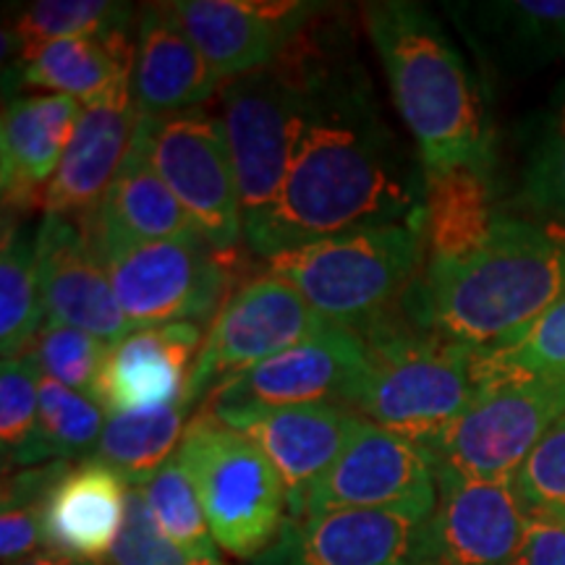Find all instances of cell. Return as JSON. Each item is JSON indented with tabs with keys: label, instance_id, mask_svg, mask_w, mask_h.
Returning a JSON list of instances; mask_svg holds the SVG:
<instances>
[{
	"label": "cell",
	"instance_id": "6da1fadb",
	"mask_svg": "<svg viewBox=\"0 0 565 565\" xmlns=\"http://www.w3.org/2000/svg\"><path fill=\"white\" fill-rule=\"evenodd\" d=\"M324 9L291 42L309 84V118L278 204L249 238L259 257L380 225H424L427 168L387 124L349 34Z\"/></svg>",
	"mask_w": 565,
	"mask_h": 565
},
{
	"label": "cell",
	"instance_id": "603a6c76",
	"mask_svg": "<svg viewBox=\"0 0 565 565\" xmlns=\"http://www.w3.org/2000/svg\"><path fill=\"white\" fill-rule=\"evenodd\" d=\"M84 105L66 95L13 97L0 124V175L3 200L13 210L45 204Z\"/></svg>",
	"mask_w": 565,
	"mask_h": 565
},
{
	"label": "cell",
	"instance_id": "7402d4cb",
	"mask_svg": "<svg viewBox=\"0 0 565 565\" xmlns=\"http://www.w3.org/2000/svg\"><path fill=\"white\" fill-rule=\"evenodd\" d=\"M217 82L171 6L150 3L139 11L131 66V100L139 118L200 108L215 95Z\"/></svg>",
	"mask_w": 565,
	"mask_h": 565
},
{
	"label": "cell",
	"instance_id": "ac0fdd59",
	"mask_svg": "<svg viewBox=\"0 0 565 565\" xmlns=\"http://www.w3.org/2000/svg\"><path fill=\"white\" fill-rule=\"evenodd\" d=\"M202 341L196 322L134 330L108 349L97 380V404L108 408V414H131L181 401Z\"/></svg>",
	"mask_w": 565,
	"mask_h": 565
},
{
	"label": "cell",
	"instance_id": "ba28073f",
	"mask_svg": "<svg viewBox=\"0 0 565 565\" xmlns=\"http://www.w3.org/2000/svg\"><path fill=\"white\" fill-rule=\"evenodd\" d=\"M466 412L427 454L437 482H513L565 414V374H484Z\"/></svg>",
	"mask_w": 565,
	"mask_h": 565
},
{
	"label": "cell",
	"instance_id": "cb8c5ba5",
	"mask_svg": "<svg viewBox=\"0 0 565 565\" xmlns=\"http://www.w3.org/2000/svg\"><path fill=\"white\" fill-rule=\"evenodd\" d=\"M126 498L129 484L100 458L68 463L45 505V550L100 563L124 529Z\"/></svg>",
	"mask_w": 565,
	"mask_h": 565
},
{
	"label": "cell",
	"instance_id": "52a82bcc",
	"mask_svg": "<svg viewBox=\"0 0 565 565\" xmlns=\"http://www.w3.org/2000/svg\"><path fill=\"white\" fill-rule=\"evenodd\" d=\"M307 118L309 84L291 45L270 66L225 84L221 121L242 196L246 242L278 204Z\"/></svg>",
	"mask_w": 565,
	"mask_h": 565
},
{
	"label": "cell",
	"instance_id": "e575fe53",
	"mask_svg": "<svg viewBox=\"0 0 565 565\" xmlns=\"http://www.w3.org/2000/svg\"><path fill=\"white\" fill-rule=\"evenodd\" d=\"M40 364L32 351L3 359L0 370V443H3V471L26 469L40 419Z\"/></svg>",
	"mask_w": 565,
	"mask_h": 565
},
{
	"label": "cell",
	"instance_id": "d590c367",
	"mask_svg": "<svg viewBox=\"0 0 565 565\" xmlns=\"http://www.w3.org/2000/svg\"><path fill=\"white\" fill-rule=\"evenodd\" d=\"M108 349L110 345L100 338L53 320H45L32 343V353L42 374L92 401H97V380H100Z\"/></svg>",
	"mask_w": 565,
	"mask_h": 565
},
{
	"label": "cell",
	"instance_id": "44dd1931",
	"mask_svg": "<svg viewBox=\"0 0 565 565\" xmlns=\"http://www.w3.org/2000/svg\"><path fill=\"white\" fill-rule=\"evenodd\" d=\"M139 113L131 87L84 105L79 124L71 134L66 152L45 192V215L87 217L103 202L113 179L121 171L134 145Z\"/></svg>",
	"mask_w": 565,
	"mask_h": 565
},
{
	"label": "cell",
	"instance_id": "7a4b0ae2",
	"mask_svg": "<svg viewBox=\"0 0 565 565\" xmlns=\"http://www.w3.org/2000/svg\"><path fill=\"white\" fill-rule=\"evenodd\" d=\"M565 299V225L500 212L479 244L427 259L406 303L424 328L477 353L503 351Z\"/></svg>",
	"mask_w": 565,
	"mask_h": 565
},
{
	"label": "cell",
	"instance_id": "8fae6325",
	"mask_svg": "<svg viewBox=\"0 0 565 565\" xmlns=\"http://www.w3.org/2000/svg\"><path fill=\"white\" fill-rule=\"evenodd\" d=\"M100 263L134 330L204 322L223 307V252L202 236L121 246L105 252Z\"/></svg>",
	"mask_w": 565,
	"mask_h": 565
},
{
	"label": "cell",
	"instance_id": "ffe728a7",
	"mask_svg": "<svg viewBox=\"0 0 565 565\" xmlns=\"http://www.w3.org/2000/svg\"><path fill=\"white\" fill-rule=\"evenodd\" d=\"M448 11L492 74L521 79L565 61V0H475Z\"/></svg>",
	"mask_w": 565,
	"mask_h": 565
},
{
	"label": "cell",
	"instance_id": "4fadbf2b",
	"mask_svg": "<svg viewBox=\"0 0 565 565\" xmlns=\"http://www.w3.org/2000/svg\"><path fill=\"white\" fill-rule=\"evenodd\" d=\"M437 500L440 484L427 450L412 437L364 419L328 475L317 482L307 515L393 511L433 519Z\"/></svg>",
	"mask_w": 565,
	"mask_h": 565
},
{
	"label": "cell",
	"instance_id": "60d3db41",
	"mask_svg": "<svg viewBox=\"0 0 565 565\" xmlns=\"http://www.w3.org/2000/svg\"><path fill=\"white\" fill-rule=\"evenodd\" d=\"M11 565H103V563H95V561H79V557L58 555V553H51V550H45V553L30 555V557H24V561L11 563Z\"/></svg>",
	"mask_w": 565,
	"mask_h": 565
},
{
	"label": "cell",
	"instance_id": "30bf717a",
	"mask_svg": "<svg viewBox=\"0 0 565 565\" xmlns=\"http://www.w3.org/2000/svg\"><path fill=\"white\" fill-rule=\"evenodd\" d=\"M134 145L189 212L207 244L228 254L244 236L242 196L221 118L194 108L139 118Z\"/></svg>",
	"mask_w": 565,
	"mask_h": 565
},
{
	"label": "cell",
	"instance_id": "8992f818",
	"mask_svg": "<svg viewBox=\"0 0 565 565\" xmlns=\"http://www.w3.org/2000/svg\"><path fill=\"white\" fill-rule=\"evenodd\" d=\"M175 458L200 494L217 547L238 561L270 553L288 524V500L263 450L242 429L200 412Z\"/></svg>",
	"mask_w": 565,
	"mask_h": 565
},
{
	"label": "cell",
	"instance_id": "ab89813d",
	"mask_svg": "<svg viewBox=\"0 0 565 565\" xmlns=\"http://www.w3.org/2000/svg\"><path fill=\"white\" fill-rule=\"evenodd\" d=\"M515 565H565V524L529 519L526 542Z\"/></svg>",
	"mask_w": 565,
	"mask_h": 565
},
{
	"label": "cell",
	"instance_id": "4dcf8cb0",
	"mask_svg": "<svg viewBox=\"0 0 565 565\" xmlns=\"http://www.w3.org/2000/svg\"><path fill=\"white\" fill-rule=\"evenodd\" d=\"M519 202L542 221L565 225V76L529 126Z\"/></svg>",
	"mask_w": 565,
	"mask_h": 565
},
{
	"label": "cell",
	"instance_id": "e0dca14e",
	"mask_svg": "<svg viewBox=\"0 0 565 565\" xmlns=\"http://www.w3.org/2000/svg\"><path fill=\"white\" fill-rule=\"evenodd\" d=\"M440 500L429 521L435 565H515L529 513L513 482H437Z\"/></svg>",
	"mask_w": 565,
	"mask_h": 565
},
{
	"label": "cell",
	"instance_id": "5b68a950",
	"mask_svg": "<svg viewBox=\"0 0 565 565\" xmlns=\"http://www.w3.org/2000/svg\"><path fill=\"white\" fill-rule=\"evenodd\" d=\"M424 225H380L299 246L267 259L333 328L362 333L391 312L424 273Z\"/></svg>",
	"mask_w": 565,
	"mask_h": 565
},
{
	"label": "cell",
	"instance_id": "7c38bea8",
	"mask_svg": "<svg viewBox=\"0 0 565 565\" xmlns=\"http://www.w3.org/2000/svg\"><path fill=\"white\" fill-rule=\"evenodd\" d=\"M330 324L280 275L265 273L236 288L204 335L186 398L196 406L225 380L320 335Z\"/></svg>",
	"mask_w": 565,
	"mask_h": 565
},
{
	"label": "cell",
	"instance_id": "f1b7e54d",
	"mask_svg": "<svg viewBox=\"0 0 565 565\" xmlns=\"http://www.w3.org/2000/svg\"><path fill=\"white\" fill-rule=\"evenodd\" d=\"M38 278V231L6 221L0 249V353L3 359L32 351L45 324Z\"/></svg>",
	"mask_w": 565,
	"mask_h": 565
},
{
	"label": "cell",
	"instance_id": "484cf974",
	"mask_svg": "<svg viewBox=\"0 0 565 565\" xmlns=\"http://www.w3.org/2000/svg\"><path fill=\"white\" fill-rule=\"evenodd\" d=\"M134 45L126 34L97 38H66L21 51V82L26 87L66 95L82 105L100 103L131 87Z\"/></svg>",
	"mask_w": 565,
	"mask_h": 565
},
{
	"label": "cell",
	"instance_id": "836d02e7",
	"mask_svg": "<svg viewBox=\"0 0 565 565\" xmlns=\"http://www.w3.org/2000/svg\"><path fill=\"white\" fill-rule=\"evenodd\" d=\"M131 19L129 3L113 0H38L17 17L13 38L24 47L66 38L108 40L126 34Z\"/></svg>",
	"mask_w": 565,
	"mask_h": 565
},
{
	"label": "cell",
	"instance_id": "1f68e13d",
	"mask_svg": "<svg viewBox=\"0 0 565 565\" xmlns=\"http://www.w3.org/2000/svg\"><path fill=\"white\" fill-rule=\"evenodd\" d=\"M152 519L158 521L162 534L181 547L183 553L200 563H225L215 536L210 532L207 515L200 503L194 484L181 469L179 458H171L150 482L141 487Z\"/></svg>",
	"mask_w": 565,
	"mask_h": 565
},
{
	"label": "cell",
	"instance_id": "83f0119b",
	"mask_svg": "<svg viewBox=\"0 0 565 565\" xmlns=\"http://www.w3.org/2000/svg\"><path fill=\"white\" fill-rule=\"evenodd\" d=\"M192 412L194 404L183 395L175 404L154 412L108 414L95 458L121 475L129 487H145L179 454Z\"/></svg>",
	"mask_w": 565,
	"mask_h": 565
},
{
	"label": "cell",
	"instance_id": "d6a6232c",
	"mask_svg": "<svg viewBox=\"0 0 565 565\" xmlns=\"http://www.w3.org/2000/svg\"><path fill=\"white\" fill-rule=\"evenodd\" d=\"M71 461H51L19 469L6 477L0 500V557L3 565L38 555L45 547L42 521L53 484Z\"/></svg>",
	"mask_w": 565,
	"mask_h": 565
},
{
	"label": "cell",
	"instance_id": "277c9868",
	"mask_svg": "<svg viewBox=\"0 0 565 565\" xmlns=\"http://www.w3.org/2000/svg\"><path fill=\"white\" fill-rule=\"evenodd\" d=\"M370 370L353 412L427 448L482 391V353L445 341L416 320L406 296L362 330Z\"/></svg>",
	"mask_w": 565,
	"mask_h": 565
},
{
	"label": "cell",
	"instance_id": "f35d334b",
	"mask_svg": "<svg viewBox=\"0 0 565 565\" xmlns=\"http://www.w3.org/2000/svg\"><path fill=\"white\" fill-rule=\"evenodd\" d=\"M110 565H228V563H200L175 547L158 521L152 519L141 487H129L126 498V521L118 534L116 547L108 555Z\"/></svg>",
	"mask_w": 565,
	"mask_h": 565
},
{
	"label": "cell",
	"instance_id": "5bb4252c",
	"mask_svg": "<svg viewBox=\"0 0 565 565\" xmlns=\"http://www.w3.org/2000/svg\"><path fill=\"white\" fill-rule=\"evenodd\" d=\"M183 32L217 79L265 68L324 11L303 0H173Z\"/></svg>",
	"mask_w": 565,
	"mask_h": 565
},
{
	"label": "cell",
	"instance_id": "9a60e30c",
	"mask_svg": "<svg viewBox=\"0 0 565 565\" xmlns=\"http://www.w3.org/2000/svg\"><path fill=\"white\" fill-rule=\"evenodd\" d=\"M429 521L393 511L307 515L286 524L263 557L265 565H435Z\"/></svg>",
	"mask_w": 565,
	"mask_h": 565
},
{
	"label": "cell",
	"instance_id": "8d00e7d4",
	"mask_svg": "<svg viewBox=\"0 0 565 565\" xmlns=\"http://www.w3.org/2000/svg\"><path fill=\"white\" fill-rule=\"evenodd\" d=\"M513 490L529 519L565 524V414L513 477Z\"/></svg>",
	"mask_w": 565,
	"mask_h": 565
},
{
	"label": "cell",
	"instance_id": "2e32d148",
	"mask_svg": "<svg viewBox=\"0 0 565 565\" xmlns=\"http://www.w3.org/2000/svg\"><path fill=\"white\" fill-rule=\"evenodd\" d=\"M38 278L45 317L116 345L134 328L121 312L108 270L76 217L45 215L38 225Z\"/></svg>",
	"mask_w": 565,
	"mask_h": 565
},
{
	"label": "cell",
	"instance_id": "3957f363",
	"mask_svg": "<svg viewBox=\"0 0 565 565\" xmlns=\"http://www.w3.org/2000/svg\"><path fill=\"white\" fill-rule=\"evenodd\" d=\"M364 26L391 84L395 110L427 173L492 171V124L469 63L427 6H362Z\"/></svg>",
	"mask_w": 565,
	"mask_h": 565
},
{
	"label": "cell",
	"instance_id": "f546056e",
	"mask_svg": "<svg viewBox=\"0 0 565 565\" xmlns=\"http://www.w3.org/2000/svg\"><path fill=\"white\" fill-rule=\"evenodd\" d=\"M105 419L108 414L97 401L40 374V419L26 456V469L51 461L92 458L100 443Z\"/></svg>",
	"mask_w": 565,
	"mask_h": 565
},
{
	"label": "cell",
	"instance_id": "4316f807",
	"mask_svg": "<svg viewBox=\"0 0 565 565\" xmlns=\"http://www.w3.org/2000/svg\"><path fill=\"white\" fill-rule=\"evenodd\" d=\"M492 171L427 173L424 196V244L427 259H448L469 252L484 238L494 217Z\"/></svg>",
	"mask_w": 565,
	"mask_h": 565
},
{
	"label": "cell",
	"instance_id": "74e56055",
	"mask_svg": "<svg viewBox=\"0 0 565 565\" xmlns=\"http://www.w3.org/2000/svg\"><path fill=\"white\" fill-rule=\"evenodd\" d=\"M484 374H565V299L503 351L482 353Z\"/></svg>",
	"mask_w": 565,
	"mask_h": 565
},
{
	"label": "cell",
	"instance_id": "9c48e42d",
	"mask_svg": "<svg viewBox=\"0 0 565 565\" xmlns=\"http://www.w3.org/2000/svg\"><path fill=\"white\" fill-rule=\"evenodd\" d=\"M366 370L370 349L362 333L330 324L320 335L225 380L210 393L204 412L228 427L246 429L282 408L315 404L351 408Z\"/></svg>",
	"mask_w": 565,
	"mask_h": 565
},
{
	"label": "cell",
	"instance_id": "d6986e66",
	"mask_svg": "<svg viewBox=\"0 0 565 565\" xmlns=\"http://www.w3.org/2000/svg\"><path fill=\"white\" fill-rule=\"evenodd\" d=\"M362 422L349 406L315 404L273 412L242 429L278 471L288 500V524L303 521L317 482L338 461Z\"/></svg>",
	"mask_w": 565,
	"mask_h": 565
},
{
	"label": "cell",
	"instance_id": "d4e9b609",
	"mask_svg": "<svg viewBox=\"0 0 565 565\" xmlns=\"http://www.w3.org/2000/svg\"><path fill=\"white\" fill-rule=\"evenodd\" d=\"M79 223L97 257L121 246L202 236L137 145H131L103 202Z\"/></svg>",
	"mask_w": 565,
	"mask_h": 565
}]
</instances>
